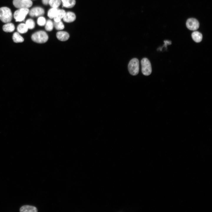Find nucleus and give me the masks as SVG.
<instances>
[{
    "label": "nucleus",
    "instance_id": "obj_14",
    "mask_svg": "<svg viewBox=\"0 0 212 212\" xmlns=\"http://www.w3.org/2000/svg\"><path fill=\"white\" fill-rule=\"evenodd\" d=\"M3 31L6 32H12L15 29V26L11 23L8 22L3 25Z\"/></svg>",
    "mask_w": 212,
    "mask_h": 212
},
{
    "label": "nucleus",
    "instance_id": "obj_10",
    "mask_svg": "<svg viewBox=\"0 0 212 212\" xmlns=\"http://www.w3.org/2000/svg\"><path fill=\"white\" fill-rule=\"evenodd\" d=\"M56 37L59 40L62 41H65L69 39V35L67 32L59 31L57 33Z\"/></svg>",
    "mask_w": 212,
    "mask_h": 212
},
{
    "label": "nucleus",
    "instance_id": "obj_2",
    "mask_svg": "<svg viewBox=\"0 0 212 212\" xmlns=\"http://www.w3.org/2000/svg\"><path fill=\"white\" fill-rule=\"evenodd\" d=\"M32 40L38 43H43L46 42L48 39V36L44 31H40L34 33L31 36Z\"/></svg>",
    "mask_w": 212,
    "mask_h": 212
},
{
    "label": "nucleus",
    "instance_id": "obj_19",
    "mask_svg": "<svg viewBox=\"0 0 212 212\" xmlns=\"http://www.w3.org/2000/svg\"><path fill=\"white\" fill-rule=\"evenodd\" d=\"M60 0H50L49 4L52 8H57L60 5Z\"/></svg>",
    "mask_w": 212,
    "mask_h": 212
},
{
    "label": "nucleus",
    "instance_id": "obj_6",
    "mask_svg": "<svg viewBox=\"0 0 212 212\" xmlns=\"http://www.w3.org/2000/svg\"><path fill=\"white\" fill-rule=\"evenodd\" d=\"M13 3L15 7L19 9L28 8L32 5L31 0H13Z\"/></svg>",
    "mask_w": 212,
    "mask_h": 212
},
{
    "label": "nucleus",
    "instance_id": "obj_12",
    "mask_svg": "<svg viewBox=\"0 0 212 212\" xmlns=\"http://www.w3.org/2000/svg\"><path fill=\"white\" fill-rule=\"evenodd\" d=\"M66 12L64 10L58 9L56 15L54 18V21L57 22L61 21V19L64 16Z\"/></svg>",
    "mask_w": 212,
    "mask_h": 212
},
{
    "label": "nucleus",
    "instance_id": "obj_13",
    "mask_svg": "<svg viewBox=\"0 0 212 212\" xmlns=\"http://www.w3.org/2000/svg\"><path fill=\"white\" fill-rule=\"evenodd\" d=\"M191 36L193 40L196 42H201L202 39V34L198 31L193 32Z\"/></svg>",
    "mask_w": 212,
    "mask_h": 212
},
{
    "label": "nucleus",
    "instance_id": "obj_3",
    "mask_svg": "<svg viewBox=\"0 0 212 212\" xmlns=\"http://www.w3.org/2000/svg\"><path fill=\"white\" fill-rule=\"evenodd\" d=\"M128 68L130 73L132 75H137L139 73V62L136 58L131 59L129 62Z\"/></svg>",
    "mask_w": 212,
    "mask_h": 212
},
{
    "label": "nucleus",
    "instance_id": "obj_17",
    "mask_svg": "<svg viewBox=\"0 0 212 212\" xmlns=\"http://www.w3.org/2000/svg\"><path fill=\"white\" fill-rule=\"evenodd\" d=\"M63 6L67 8H71L75 5V0H65L62 2Z\"/></svg>",
    "mask_w": 212,
    "mask_h": 212
},
{
    "label": "nucleus",
    "instance_id": "obj_23",
    "mask_svg": "<svg viewBox=\"0 0 212 212\" xmlns=\"http://www.w3.org/2000/svg\"><path fill=\"white\" fill-rule=\"evenodd\" d=\"M37 22L39 26H42L45 25L46 21L44 17L40 16L38 18Z\"/></svg>",
    "mask_w": 212,
    "mask_h": 212
},
{
    "label": "nucleus",
    "instance_id": "obj_24",
    "mask_svg": "<svg viewBox=\"0 0 212 212\" xmlns=\"http://www.w3.org/2000/svg\"><path fill=\"white\" fill-rule=\"evenodd\" d=\"M165 43V47H166L167 45L168 44H171V42L170 41H169L168 40H165L164 41Z\"/></svg>",
    "mask_w": 212,
    "mask_h": 212
},
{
    "label": "nucleus",
    "instance_id": "obj_5",
    "mask_svg": "<svg viewBox=\"0 0 212 212\" xmlns=\"http://www.w3.org/2000/svg\"><path fill=\"white\" fill-rule=\"evenodd\" d=\"M29 11L28 8L19 9L16 11L14 14L16 21L20 22L24 21L29 14Z\"/></svg>",
    "mask_w": 212,
    "mask_h": 212
},
{
    "label": "nucleus",
    "instance_id": "obj_22",
    "mask_svg": "<svg viewBox=\"0 0 212 212\" xmlns=\"http://www.w3.org/2000/svg\"><path fill=\"white\" fill-rule=\"evenodd\" d=\"M53 24L54 26L57 30H61L64 28V25L61 21L57 22L54 21Z\"/></svg>",
    "mask_w": 212,
    "mask_h": 212
},
{
    "label": "nucleus",
    "instance_id": "obj_8",
    "mask_svg": "<svg viewBox=\"0 0 212 212\" xmlns=\"http://www.w3.org/2000/svg\"><path fill=\"white\" fill-rule=\"evenodd\" d=\"M44 13V11L42 8L36 7L33 8L29 11V14L31 17L38 16L43 15Z\"/></svg>",
    "mask_w": 212,
    "mask_h": 212
},
{
    "label": "nucleus",
    "instance_id": "obj_1",
    "mask_svg": "<svg viewBox=\"0 0 212 212\" xmlns=\"http://www.w3.org/2000/svg\"><path fill=\"white\" fill-rule=\"evenodd\" d=\"M12 13L11 9L6 7L0 8V19L3 22H9L12 20Z\"/></svg>",
    "mask_w": 212,
    "mask_h": 212
},
{
    "label": "nucleus",
    "instance_id": "obj_16",
    "mask_svg": "<svg viewBox=\"0 0 212 212\" xmlns=\"http://www.w3.org/2000/svg\"><path fill=\"white\" fill-rule=\"evenodd\" d=\"M28 28L24 23L19 24L17 27V30L18 33L23 34L26 33L28 30Z\"/></svg>",
    "mask_w": 212,
    "mask_h": 212
},
{
    "label": "nucleus",
    "instance_id": "obj_15",
    "mask_svg": "<svg viewBox=\"0 0 212 212\" xmlns=\"http://www.w3.org/2000/svg\"><path fill=\"white\" fill-rule=\"evenodd\" d=\"M12 39L15 43L22 42L24 41L23 38L17 32H15L13 34Z\"/></svg>",
    "mask_w": 212,
    "mask_h": 212
},
{
    "label": "nucleus",
    "instance_id": "obj_18",
    "mask_svg": "<svg viewBox=\"0 0 212 212\" xmlns=\"http://www.w3.org/2000/svg\"><path fill=\"white\" fill-rule=\"evenodd\" d=\"M58 9L57 8H52L48 11L47 16L50 19L54 18L57 13Z\"/></svg>",
    "mask_w": 212,
    "mask_h": 212
},
{
    "label": "nucleus",
    "instance_id": "obj_4",
    "mask_svg": "<svg viewBox=\"0 0 212 212\" xmlns=\"http://www.w3.org/2000/svg\"><path fill=\"white\" fill-rule=\"evenodd\" d=\"M141 71L143 74L145 76L150 75L152 72V67L149 60L146 58H143L141 61Z\"/></svg>",
    "mask_w": 212,
    "mask_h": 212
},
{
    "label": "nucleus",
    "instance_id": "obj_11",
    "mask_svg": "<svg viewBox=\"0 0 212 212\" xmlns=\"http://www.w3.org/2000/svg\"><path fill=\"white\" fill-rule=\"evenodd\" d=\"M37 211L36 207L29 205L23 206L20 209V211L21 212H37Z\"/></svg>",
    "mask_w": 212,
    "mask_h": 212
},
{
    "label": "nucleus",
    "instance_id": "obj_25",
    "mask_svg": "<svg viewBox=\"0 0 212 212\" xmlns=\"http://www.w3.org/2000/svg\"><path fill=\"white\" fill-rule=\"evenodd\" d=\"M50 0H42V2L44 5H47L49 4Z\"/></svg>",
    "mask_w": 212,
    "mask_h": 212
},
{
    "label": "nucleus",
    "instance_id": "obj_21",
    "mask_svg": "<svg viewBox=\"0 0 212 212\" xmlns=\"http://www.w3.org/2000/svg\"><path fill=\"white\" fill-rule=\"evenodd\" d=\"M45 25V29L47 31H50L52 30L54 24L51 20H48L46 21Z\"/></svg>",
    "mask_w": 212,
    "mask_h": 212
},
{
    "label": "nucleus",
    "instance_id": "obj_20",
    "mask_svg": "<svg viewBox=\"0 0 212 212\" xmlns=\"http://www.w3.org/2000/svg\"><path fill=\"white\" fill-rule=\"evenodd\" d=\"M25 24L28 29H32L35 27V24L34 21L32 19H29L26 20Z\"/></svg>",
    "mask_w": 212,
    "mask_h": 212
},
{
    "label": "nucleus",
    "instance_id": "obj_7",
    "mask_svg": "<svg viewBox=\"0 0 212 212\" xmlns=\"http://www.w3.org/2000/svg\"><path fill=\"white\" fill-rule=\"evenodd\" d=\"M186 26L189 30L195 31L198 28L199 23L196 19L193 18H189L187 21Z\"/></svg>",
    "mask_w": 212,
    "mask_h": 212
},
{
    "label": "nucleus",
    "instance_id": "obj_9",
    "mask_svg": "<svg viewBox=\"0 0 212 212\" xmlns=\"http://www.w3.org/2000/svg\"><path fill=\"white\" fill-rule=\"evenodd\" d=\"M63 19L64 21L70 23L73 22L75 20L76 16L74 13L69 11L66 13Z\"/></svg>",
    "mask_w": 212,
    "mask_h": 212
},
{
    "label": "nucleus",
    "instance_id": "obj_26",
    "mask_svg": "<svg viewBox=\"0 0 212 212\" xmlns=\"http://www.w3.org/2000/svg\"><path fill=\"white\" fill-rule=\"evenodd\" d=\"M61 0L62 2H63V1H65V0Z\"/></svg>",
    "mask_w": 212,
    "mask_h": 212
}]
</instances>
